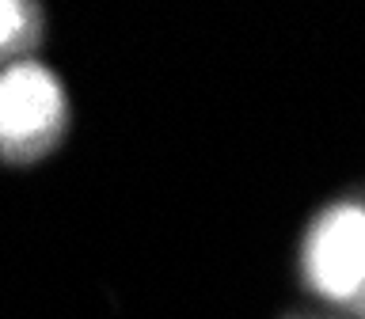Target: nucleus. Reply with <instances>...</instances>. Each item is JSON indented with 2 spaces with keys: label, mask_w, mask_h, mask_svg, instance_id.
Returning a JSON list of instances; mask_svg holds the SVG:
<instances>
[{
  "label": "nucleus",
  "mask_w": 365,
  "mask_h": 319,
  "mask_svg": "<svg viewBox=\"0 0 365 319\" xmlns=\"http://www.w3.org/2000/svg\"><path fill=\"white\" fill-rule=\"evenodd\" d=\"M19 27H23V11L16 4H0V46L8 38H16Z\"/></svg>",
  "instance_id": "7ed1b4c3"
},
{
  "label": "nucleus",
  "mask_w": 365,
  "mask_h": 319,
  "mask_svg": "<svg viewBox=\"0 0 365 319\" xmlns=\"http://www.w3.org/2000/svg\"><path fill=\"white\" fill-rule=\"evenodd\" d=\"M61 118V91L53 76L34 65L11 68L0 76V137L27 141L50 133Z\"/></svg>",
  "instance_id": "f03ea898"
},
{
  "label": "nucleus",
  "mask_w": 365,
  "mask_h": 319,
  "mask_svg": "<svg viewBox=\"0 0 365 319\" xmlns=\"http://www.w3.org/2000/svg\"><path fill=\"white\" fill-rule=\"evenodd\" d=\"M308 266L324 293H354L365 281V213L361 209H339L331 221L316 232Z\"/></svg>",
  "instance_id": "f257e3e1"
}]
</instances>
